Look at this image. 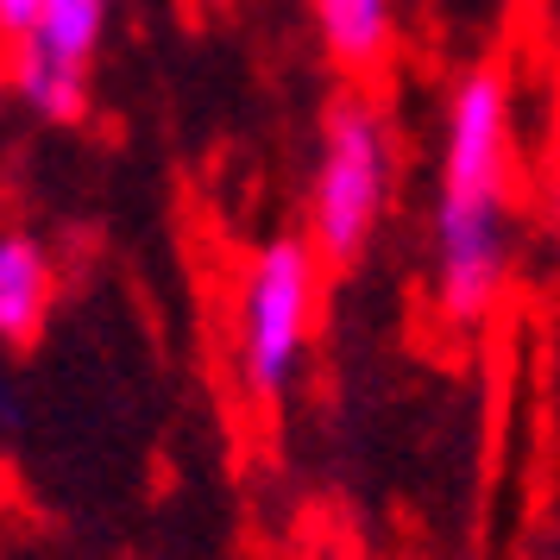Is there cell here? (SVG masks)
I'll return each instance as SVG.
<instances>
[{
	"label": "cell",
	"mask_w": 560,
	"mask_h": 560,
	"mask_svg": "<svg viewBox=\"0 0 560 560\" xmlns=\"http://www.w3.org/2000/svg\"><path fill=\"white\" fill-rule=\"evenodd\" d=\"M510 183H516V132H510V82L491 63L459 70L441 114V171H434L429 221V290L447 328L472 334L498 308L510 278Z\"/></svg>",
	"instance_id": "6da1fadb"
},
{
	"label": "cell",
	"mask_w": 560,
	"mask_h": 560,
	"mask_svg": "<svg viewBox=\"0 0 560 560\" xmlns=\"http://www.w3.org/2000/svg\"><path fill=\"white\" fill-rule=\"evenodd\" d=\"M315 303H322V253L308 246V233H278L246 258L233 290V378L253 409H278L290 384L303 378Z\"/></svg>",
	"instance_id": "7a4b0ae2"
},
{
	"label": "cell",
	"mask_w": 560,
	"mask_h": 560,
	"mask_svg": "<svg viewBox=\"0 0 560 560\" xmlns=\"http://www.w3.org/2000/svg\"><path fill=\"white\" fill-rule=\"evenodd\" d=\"M397 189V139L365 95H334L315 132V171H308L303 233L322 265L347 271L372 253Z\"/></svg>",
	"instance_id": "3957f363"
},
{
	"label": "cell",
	"mask_w": 560,
	"mask_h": 560,
	"mask_svg": "<svg viewBox=\"0 0 560 560\" xmlns=\"http://www.w3.org/2000/svg\"><path fill=\"white\" fill-rule=\"evenodd\" d=\"M107 7L114 0H38L7 63V89L32 120L70 127L89 114V70L107 38Z\"/></svg>",
	"instance_id": "277c9868"
},
{
	"label": "cell",
	"mask_w": 560,
	"mask_h": 560,
	"mask_svg": "<svg viewBox=\"0 0 560 560\" xmlns=\"http://www.w3.org/2000/svg\"><path fill=\"white\" fill-rule=\"evenodd\" d=\"M322 51L340 77H372L397 38V0H308Z\"/></svg>",
	"instance_id": "5b68a950"
},
{
	"label": "cell",
	"mask_w": 560,
	"mask_h": 560,
	"mask_svg": "<svg viewBox=\"0 0 560 560\" xmlns=\"http://www.w3.org/2000/svg\"><path fill=\"white\" fill-rule=\"evenodd\" d=\"M51 258L32 233H0V340L7 347H26L32 334L45 328V308H51Z\"/></svg>",
	"instance_id": "8992f818"
},
{
	"label": "cell",
	"mask_w": 560,
	"mask_h": 560,
	"mask_svg": "<svg viewBox=\"0 0 560 560\" xmlns=\"http://www.w3.org/2000/svg\"><path fill=\"white\" fill-rule=\"evenodd\" d=\"M32 13H38V0H0V32L20 38V32L32 26Z\"/></svg>",
	"instance_id": "52a82bcc"
},
{
	"label": "cell",
	"mask_w": 560,
	"mask_h": 560,
	"mask_svg": "<svg viewBox=\"0 0 560 560\" xmlns=\"http://www.w3.org/2000/svg\"><path fill=\"white\" fill-rule=\"evenodd\" d=\"M548 233H555V246H560V158H555V183H548Z\"/></svg>",
	"instance_id": "ba28073f"
}]
</instances>
